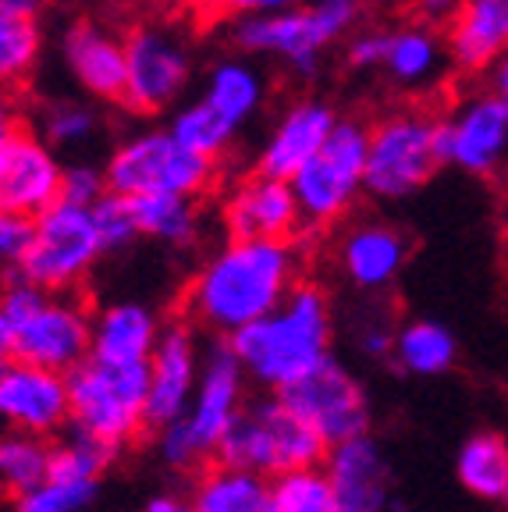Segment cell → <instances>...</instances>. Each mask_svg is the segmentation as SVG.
I'll return each mask as SVG.
<instances>
[{
    "instance_id": "cell-1",
    "label": "cell",
    "mask_w": 508,
    "mask_h": 512,
    "mask_svg": "<svg viewBox=\"0 0 508 512\" xmlns=\"http://www.w3.org/2000/svg\"><path fill=\"white\" fill-rule=\"evenodd\" d=\"M299 242L224 239L192 271L182 317L210 342H231L249 324L274 313L306 274Z\"/></svg>"
},
{
    "instance_id": "cell-2",
    "label": "cell",
    "mask_w": 508,
    "mask_h": 512,
    "mask_svg": "<svg viewBox=\"0 0 508 512\" xmlns=\"http://www.w3.org/2000/svg\"><path fill=\"white\" fill-rule=\"evenodd\" d=\"M242 374L263 395H281L334 356V303L327 288L302 278L285 303L231 338Z\"/></svg>"
},
{
    "instance_id": "cell-3",
    "label": "cell",
    "mask_w": 508,
    "mask_h": 512,
    "mask_svg": "<svg viewBox=\"0 0 508 512\" xmlns=\"http://www.w3.org/2000/svg\"><path fill=\"white\" fill-rule=\"evenodd\" d=\"M249 388L253 384L242 374L231 345L207 338L196 395H192L185 416L153 431V448H157L160 463L182 477H196L199 470H207L217 459L221 441L228 438V431L246 409Z\"/></svg>"
},
{
    "instance_id": "cell-4",
    "label": "cell",
    "mask_w": 508,
    "mask_h": 512,
    "mask_svg": "<svg viewBox=\"0 0 508 512\" xmlns=\"http://www.w3.org/2000/svg\"><path fill=\"white\" fill-rule=\"evenodd\" d=\"M359 29V4H295L267 18L228 22L235 54L281 64L295 79H317L327 54Z\"/></svg>"
},
{
    "instance_id": "cell-5",
    "label": "cell",
    "mask_w": 508,
    "mask_h": 512,
    "mask_svg": "<svg viewBox=\"0 0 508 512\" xmlns=\"http://www.w3.org/2000/svg\"><path fill=\"white\" fill-rule=\"evenodd\" d=\"M327 441L281 395H256L217 448L214 463L278 480L285 473L324 466Z\"/></svg>"
},
{
    "instance_id": "cell-6",
    "label": "cell",
    "mask_w": 508,
    "mask_h": 512,
    "mask_svg": "<svg viewBox=\"0 0 508 512\" xmlns=\"http://www.w3.org/2000/svg\"><path fill=\"white\" fill-rule=\"evenodd\" d=\"M107 192L121 200H146V196H192L203 200L217 182L214 160L185 150L167 125L139 128L111 150L104 164Z\"/></svg>"
},
{
    "instance_id": "cell-7",
    "label": "cell",
    "mask_w": 508,
    "mask_h": 512,
    "mask_svg": "<svg viewBox=\"0 0 508 512\" xmlns=\"http://www.w3.org/2000/svg\"><path fill=\"white\" fill-rule=\"evenodd\" d=\"M196 79V50L175 18H143L125 32V96L139 118L171 114Z\"/></svg>"
},
{
    "instance_id": "cell-8",
    "label": "cell",
    "mask_w": 508,
    "mask_h": 512,
    "mask_svg": "<svg viewBox=\"0 0 508 512\" xmlns=\"http://www.w3.org/2000/svg\"><path fill=\"white\" fill-rule=\"evenodd\" d=\"M441 171L437 118L427 107H395L370 121L366 136V196L377 203H402L427 189Z\"/></svg>"
},
{
    "instance_id": "cell-9",
    "label": "cell",
    "mask_w": 508,
    "mask_h": 512,
    "mask_svg": "<svg viewBox=\"0 0 508 512\" xmlns=\"http://www.w3.org/2000/svg\"><path fill=\"white\" fill-rule=\"evenodd\" d=\"M366 136V121L342 118L310 164L288 182L299 203L302 232L345 221L366 196Z\"/></svg>"
},
{
    "instance_id": "cell-10",
    "label": "cell",
    "mask_w": 508,
    "mask_h": 512,
    "mask_svg": "<svg viewBox=\"0 0 508 512\" xmlns=\"http://www.w3.org/2000/svg\"><path fill=\"white\" fill-rule=\"evenodd\" d=\"M146 363L86 360L68 374L72 427L114 448H125L146 431Z\"/></svg>"
},
{
    "instance_id": "cell-11",
    "label": "cell",
    "mask_w": 508,
    "mask_h": 512,
    "mask_svg": "<svg viewBox=\"0 0 508 512\" xmlns=\"http://www.w3.org/2000/svg\"><path fill=\"white\" fill-rule=\"evenodd\" d=\"M100 260L104 246L96 235L93 210L57 200L47 214L32 221L18 278L40 285L43 292H79Z\"/></svg>"
},
{
    "instance_id": "cell-12",
    "label": "cell",
    "mask_w": 508,
    "mask_h": 512,
    "mask_svg": "<svg viewBox=\"0 0 508 512\" xmlns=\"http://www.w3.org/2000/svg\"><path fill=\"white\" fill-rule=\"evenodd\" d=\"M441 168L469 178H498L508 157V107L491 89H466L437 114Z\"/></svg>"
},
{
    "instance_id": "cell-13",
    "label": "cell",
    "mask_w": 508,
    "mask_h": 512,
    "mask_svg": "<svg viewBox=\"0 0 508 512\" xmlns=\"http://www.w3.org/2000/svg\"><path fill=\"white\" fill-rule=\"evenodd\" d=\"M93 306L82 292H47L25 320L11 324V360L68 377L89 360Z\"/></svg>"
},
{
    "instance_id": "cell-14",
    "label": "cell",
    "mask_w": 508,
    "mask_h": 512,
    "mask_svg": "<svg viewBox=\"0 0 508 512\" xmlns=\"http://www.w3.org/2000/svg\"><path fill=\"white\" fill-rule=\"evenodd\" d=\"M281 399L327 441V448L370 434V416H374L370 395H366L363 381L334 356L320 370H313L306 381L281 392Z\"/></svg>"
},
{
    "instance_id": "cell-15",
    "label": "cell",
    "mask_w": 508,
    "mask_h": 512,
    "mask_svg": "<svg viewBox=\"0 0 508 512\" xmlns=\"http://www.w3.org/2000/svg\"><path fill=\"white\" fill-rule=\"evenodd\" d=\"M203 349H207V338L199 335L185 317L164 320L157 345H153V356L146 363V381H150L146 431H160V427L175 424L185 416L199 384Z\"/></svg>"
},
{
    "instance_id": "cell-16",
    "label": "cell",
    "mask_w": 508,
    "mask_h": 512,
    "mask_svg": "<svg viewBox=\"0 0 508 512\" xmlns=\"http://www.w3.org/2000/svg\"><path fill=\"white\" fill-rule=\"evenodd\" d=\"M0 427L47 441L61 438L72 427L68 377L8 356L0 363Z\"/></svg>"
},
{
    "instance_id": "cell-17",
    "label": "cell",
    "mask_w": 508,
    "mask_h": 512,
    "mask_svg": "<svg viewBox=\"0 0 508 512\" xmlns=\"http://www.w3.org/2000/svg\"><path fill=\"white\" fill-rule=\"evenodd\" d=\"M221 224L228 239L299 242L302 235V217L292 185L260 175V171H249L224 192Z\"/></svg>"
},
{
    "instance_id": "cell-18",
    "label": "cell",
    "mask_w": 508,
    "mask_h": 512,
    "mask_svg": "<svg viewBox=\"0 0 508 512\" xmlns=\"http://www.w3.org/2000/svg\"><path fill=\"white\" fill-rule=\"evenodd\" d=\"M409 253H413L409 235L395 221L363 217V221L349 224L338 235L334 264H338L342 278L349 281L352 292L374 299L402 278L405 264H409Z\"/></svg>"
},
{
    "instance_id": "cell-19",
    "label": "cell",
    "mask_w": 508,
    "mask_h": 512,
    "mask_svg": "<svg viewBox=\"0 0 508 512\" xmlns=\"http://www.w3.org/2000/svg\"><path fill=\"white\" fill-rule=\"evenodd\" d=\"M338 121H342V114L334 111V104H327L324 96L310 93L285 104L278 111V118H274V125H270V132L263 136L260 150H256L253 171L292 182L313 160V153L331 139Z\"/></svg>"
},
{
    "instance_id": "cell-20",
    "label": "cell",
    "mask_w": 508,
    "mask_h": 512,
    "mask_svg": "<svg viewBox=\"0 0 508 512\" xmlns=\"http://www.w3.org/2000/svg\"><path fill=\"white\" fill-rule=\"evenodd\" d=\"M324 473L342 512H402L395 466L374 434L334 445L324 459Z\"/></svg>"
},
{
    "instance_id": "cell-21",
    "label": "cell",
    "mask_w": 508,
    "mask_h": 512,
    "mask_svg": "<svg viewBox=\"0 0 508 512\" xmlns=\"http://www.w3.org/2000/svg\"><path fill=\"white\" fill-rule=\"evenodd\" d=\"M61 61L89 100L121 104L125 96V36L121 32L93 18H79L61 32Z\"/></svg>"
},
{
    "instance_id": "cell-22",
    "label": "cell",
    "mask_w": 508,
    "mask_h": 512,
    "mask_svg": "<svg viewBox=\"0 0 508 512\" xmlns=\"http://www.w3.org/2000/svg\"><path fill=\"white\" fill-rule=\"evenodd\" d=\"M64 164L32 128L0 160V210L22 221H36L61 200Z\"/></svg>"
},
{
    "instance_id": "cell-23",
    "label": "cell",
    "mask_w": 508,
    "mask_h": 512,
    "mask_svg": "<svg viewBox=\"0 0 508 512\" xmlns=\"http://www.w3.org/2000/svg\"><path fill=\"white\" fill-rule=\"evenodd\" d=\"M448 61L459 75H487L508 54V0H462L445 29Z\"/></svg>"
},
{
    "instance_id": "cell-24",
    "label": "cell",
    "mask_w": 508,
    "mask_h": 512,
    "mask_svg": "<svg viewBox=\"0 0 508 512\" xmlns=\"http://www.w3.org/2000/svg\"><path fill=\"white\" fill-rule=\"evenodd\" d=\"M452 68L448 61L445 32L430 29L423 22H398L388 25V47H384L381 75L398 93H427L445 79Z\"/></svg>"
},
{
    "instance_id": "cell-25",
    "label": "cell",
    "mask_w": 508,
    "mask_h": 512,
    "mask_svg": "<svg viewBox=\"0 0 508 512\" xmlns=\"http://www.w3.org/2000/svg\"><path fill=\"white\" fill-rule=\"evenodd\" d=\"M164 320L143 299H111L93 310L89 360L100 363H150Z\"/></svg>"
},
{
    "instance_id": "cell-26",
    "label": "cell",
    "mask_w": 508,
    "mask_h": 512,
    "mask_svg": "<svg viewBox=\"0 0 508 512\" xmlns=\"http://www.w3.org/2000/svg\"><path fill=\"white\" fill-rule=\"evenodd\" d=\"M267 75H263L260 61L242 54H224L203 75V93L199 100L207 107H214L224 121L246 132V125H253L260 118L263 104H267Z\"/></svg>"
},
{
    "instance_id": "cell-27",
    "label": "cell",
    "mask_w": 508,
    "mask_h": 512,
    "mask_svg": "<svg viewBox=\"0 0 508 512\" xmlns=\"http://www.w3.org/2000/svg\"><path fill=\"white\" fill-rule=\"evenodd\" d=\"M189 505L192 512H278L274 480L224 463H210L189 480Z\"/></svg>"
},
{
    "instance_id": "cell-28",
    "label": "cell",
    "mask_w": 508,
    "mask_h": 512,
    "mask_svg": "<svg viewBox=\"0 0 508 512\" xmlns=\"http://www.w3.org/2000/svg\"><path fill=\"white\" fill-rule=\"evenodd\" d=\"M459 360V338L448 324L430 317H413L398 324L391 363L409 377H441Z\"/></svg>"
},
{
    "instance_id": "cell-29",
    "label": "cell",
    "mask_w": 508,
    "mask_h": 512,
    "mask_svg": "<svg viewBox=\"0 0 508 512\" xmlns=\"http://www.w3.org/2000/svg\"><path fill=\"white\" fill-rule=\"evenodd\" d=\"M139 235L167 249H196L207 235V210L192 196H146L132 200Z\"/></svg>"
},
{
    "instance_id": "cell-30",
    "label": "cell",
    "mask_w": 508,
    "mask_h": 512,
    "mask_svg": "<svg viewBox=\"0 0 508 512\" xmlns=\"http://www.w3.org/2000/svg\"><path fill=\"white\" fill-rule=\"evenodd\" d=\"M455 477L469 495L484 502L508 498V441L494 431H477L462 441L455 456Z\"/></svg>"
},
{
    "instance_id": "cell-31",
    "label": "cell",
    "mask_w": 508,
    "mask_h": 512,
    "mask_svg": "<svg viewBox=\"0 0 508 512\" xmlns=\"http://www.w3.org/2000/svg\"><path fill=\"white\" fill-rule=\"evenodd\" d=\"M32 136L43 139L54 153L79 150L100 132V111L82 96H50L32 114Z\"/></svg>"
},
{
    "instance_id": "cell-32",
    "label": "cell",
    "mask_w": 508,
    "mask_h": 512,
    "mask_svg": "<svg viewBox=\"0 0 508 512\" xmlns=\"http://www.w3.org/2000/svg\"><path fill=\"white\" fill-rule=\"evenodd\" d=\"M167 132H171L185 150H192L203 160H214V164L221 157H228V150L239 143V136H242L239 128L231 125V121H224L221 114L203 104L199 96H192V100H185L182 107L171 111Z\"/></svg>"
},
{
    "instance_id": "cell-33",
    "label": "cell",
    "mask_w": 508,
    "mask_h": 512,
    "mask_svg": "<svg viewBox=\"0 0 508 512\" xmlns=\"http://www.w3.org/2000/svg\"><path fill=\"white\" fill-rule=\"evenodd\" d=\"M54 441L0 427V498H22L50 473Z\"/></svg>"
},
{
    "instance_id": "cell-34",
    "label": "cell",
    "mask_w": 508,
    "mask_h": 512,
    "mask_svg": "<svg viewBox=\"0 0 508 512\" xmlns=\"http://www.w3.org/2000/svg\"><path fill=\"white\" fill-rule=\"evenodd\" d=\"M43 57V29L29 18L0 15V93L18 89Z\"/></svg>"
},
{
    "instance_id": "cell-35",
    "label": "cell",
    "mask_w": 508,
    "mask_h": 512,
    "mask_svg": "<svg viewBox=\"0 0 508 512\" xmlns=\"http://www.w3.org/2000/svg\"><path fill=\"white\" fill-rule=\"evenodd\" d=\"M121 448L107 445V441L93 438L86 431H68L61 438H54V456H50V470L64 473V477H79V480H100L104 484L107 470L118 463Z\"/></svg>"
},
{
    "instance_id": "cell-36",
    "label": "cell",
    "mask_w": 508,
    "mask_h": 512,
    "mask_svg": "<svg viewBox=\"0 0 508 512\" xmlns=\"http://www.w3.org/2000/svg\"><path fill=\"white\" fill-rule=\"evenodd\" d=\"M96 495L100 480H79L50 470L36 488L11 502V512H89Z\"/></svg>"
},
{
    "instance_id": "cell-37",
    "label": "cell",
    "mask_w": 508,
    "mask_h": 512,
    "mask_svg": "<svg viewBox=\"0 0 508 512\" xmlns=\"http://www.w3.org/2000/svg\"><path fill=\"white\" fill-rule=\"evenodd\" d=\"M274 509L278 512H342L324 466L285 473V477L274 480Z\"/></svg>"
},
{
    "instance_id": "cell-38",
    "label": "cell",
    "mask_w": 508,
    "mask_h": 512,
    "mask_svg": "<svg viewBox=\"0 0 508 512\" xmlns=\"http://www.w3.org/2000/svg\"><path fill=\"white\" fill-rule=\"evenodd\" d=\"M398 324L381 310V306H363L356 317L349 320V338L352 349L363 356V360L374 363H391V349H395Z\"/></svg>"
},
{
    "instance_id": "cell-39",
    "label": "cell",
    "mask_w": 508,
    "mask_h": 512,
    "mask_svg": "<svg viewBox=\"0 0 508 512\" xmlns=\"http://www.w3.org/2000/svg\"><path fill=\"white\" fill-rule=\"evenodd\" d=\"M93 221H96V235H100V246H104V256L125 253V249H132L135 242L143 239L139 224H135L132 200H121V196H111V192L93 207Z\"/></svg>"
},
{
    "instance_id": "cell-40",
    "label": "cell",
    "mask_w": 508,
    "mask_h": 512,
    "mask_svg": "<svg viewBox=\"0 0 508 512\" xmlns=\"http://www.w3.org/2000/svg\"><path fill=\"white\" fill-rule=\"evenodd\" d=\"M104 196H107V175L100 164H89V160H72V164H64L61 203L93 210Z\"/></svg>"
},
{
    "instance_id": "cell-41",
    "label": "cell",
    "mask_w": 508,
    "mask_h": 512,
    "mask_svg": "<svg viewBox=\"0 0 508 512\" xmlns=\"http://www.w3.org/2000/svg\"><path fill=\"white\" fill-rule=\"evenodd\" d=\"M384 47H388V25H359L342 47L345 68L359 75L381 72Z\"/></svg>"
},
{
    "instance_id": "cell-42",
    "label": "cell",
    "mask_w": 508,
    "mask_h": 512,
    "mask_svg": "<svg viewBox=\"0 0 508 512\" xmlns=\"http://www.w3.org/2000/svg\"><path fill=\"white\" fill-rule=\"evenodd\" d=\"M32 221L22 217H11L0 210V288L8 285L11 278H18V267H22V256L29 249Z\"/></svg>"
},
{
    "instance_id": "cell-43",
    "label": "cell",
    "mask_w": 508,
    "mask_h": 512,
    "mask_svg": "<svg viewBox=\"0 0 508 512\" xmlns=\"http://www.w3.org/2000/svg\"><path fill=\"white\" fill-rule=\"evenodd\" d=\"M207 4L214 8L217 18H224V22H242V18L278 15V11L295 8L299 0H207Z\"/></svg>"
},
{
    "instance_id": "cell-44",
    "label": "cell",
    "mask_w": 508,
    "mask_h": 512,
    "mask_svg": "<svg viewBox=\"0 0 508 512\" xmlns=\"http://www.w3.org/2000/svg\"><path fill=\"white\" fill-rule=\"evenodd\" d=\"M25 132H29V114L22 111L15 93H0V160Z\"/></svg>"
},
{
    "instance_id": "cell-45",
    "label": "cell",
    "mask_w": 508,
    "mask_h": 512,
    "mask_svg": "<svg viewBox=\"0 0 508 512\" xmlns=\"http://www.w3.org/2000/svg\"><path fill=\"white\" fill-rule=\"evenodd\" d=\"M462 0H409V15H413V22H423L430 25V29H441L445 32L448 25H452V18L459 15Z\"/></svg>"
},
{
    "instance_id": "cell-46",
    "label": "cell",
    "mask_w": 508,
    "mask_h": 512,
    "mask_svg": "<svg viewBox=\"0 0 508 512\" xmlns=\"http://www.w3.org/2000/svg\"><path fill=\"white\" fill-rule=\"evenodd\" d=\"M143 512H192L189 505V488H164V491H153L146 498Z\"/></svg>"
},
{
    "instance_id": "cell-47",
    "label": "cell",
    "mask_w": 508,
    "mask_h": 512,
    "mask_svg": "<svg viewBox=\"0 0 508 512\" xmlns=\"http://www.w3.org/2000/svg\"><path fill=\"white\" fill-rule=\"evenodd\" d=\"M47 0H0V15L4 18H29V22H40Z\"/></svg>"
},
{
    "instance_id": "cell-48",
    "label": "cell",
    "mask_w": 508,
    "mask_h": 512,
    "mask_svg": "<svg viewBox=\"0 0 508 512\" xmlns=\"http://www.w3.org/2000/svg\"><path fill=\"white\" fill-rule=\"evenodd\" d=\"M487 89H491V93L498 96L501 104L508 107V54L501 57L498 64H494L491 72H487Z\"/></svg>"
},
{
    "instance_id": "cell-49",
    "label": "cell",
    "mask_w": 508,
    "mask_h": 512,
    "mask_svg": "<svg viewBox=\"0 0 508 512\" xmlns=\"http://www.w3.org/2000/svg\"><path fill=\"white\" fill-rule=\"evenodd\" d=\"M135 4L167 11V15H178V11H192V8H199V4H207V0H135Z\"/></svg>"
},
{
    "instance_id": "cell-50",
    "label": "cell",
    "mask_w": 508,
    "mask_h": 512,
    "mask_svg": "<svg viewBox=\"0 0 508 512\" xmlns=\"http://www.w3.org/2000/svg\"><path fill=\"white\" fill-rule=\"evenodd\" d=\"M11 356V324L4 320V313H0V363Z\"/></svg>"
},
{
    "instance_id": "cell-51",
    "label": "cell",
    "mask_w": 508,
    "mask_h": 512,
    "mask_svg": "<svg viewBox=\"0 0 508 512\" xmlns=\"http://www.w3.org/2000/svg\"><path fill=\"white\" fill-rule=\"evenodd\" d=\"M374 8H384V11H398V8H409V0H370Z\"/></svg>"
},
{
    "instance_id": "cell-52",
    "label": "cell",
    "mask_w": 508,
    "mask_h": 512,
    "mask_svg": "<svg viewBox=\"0 0 508 512\" xmlns=\"http://www.w3.org/2000/svg\"><path fill=\"white\" fill-rule=\"evenodd\" d=\"M498 185L508 192V157H505V164H501V171H498Z\"/></svg>"
},
{
    "instance_id": "cell-53",
    "label": "cell",
    "mask_w": 508,
    "mask_h": 512,
    "mask_svg": "<svg viewBox=\"0 0 508 512\" xmlns=\"http://www.w3.org/2000/svg\"><path fill=\"white\" fill-rule=\"evenodd\" d=\"M313 4H363V0H313Z\"/></svg>"
},
{
    "instance_id": "cell-54",
    "label": "cell",
    "mask_w": 508,
    "mask_h": 512,
    "mask_svg": "<svg viewBox=\"0 0 508 512\" xmlns=\"http://www.w3.org/2000/svg\"><path fill=\"white\" fill-rule=\"evenodd\" d=\"M505 502H508V498H505Z\"/></svg>"
}]
</instances>
